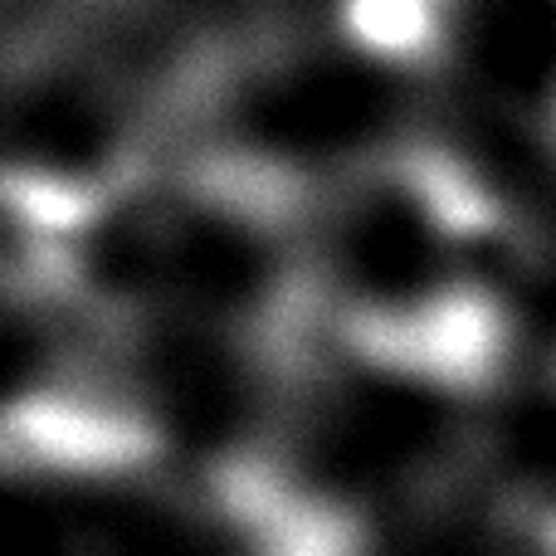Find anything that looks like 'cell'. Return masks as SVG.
<instances>
[{
	"mask_svg": "<svg viewBox=\"0 0 556 556\" xmlns=\"http://www.w3.org/2000/svg\"><path fill=\"white\" fill-rule=\"evenodd\" d=\"M342 352L366 371L444 401H483L508 381L518 337L493 288L454 278L401 303L342 307Z\"/></svg>",
	"mask_w": 556,
	"mask_h": 556,
	"instance_id": "cell-1",
	"label": "cell"
},
{
	"mask_svg": "<svg viewBox=\"0 0 556 556\" xmlns=\"http://www.w3.org/2000/svg\"><path fill=\"white\" fill-rule=\"evenodd\" d=\"M166 454L172 440L152 410L74 381L20 386L0 420V459L15 479L123 483L156 473Z\"/></svg>",
	"mask_w": 556,
	"mask_h": 556,
	"instance_id": "cell-2",
	"label": "cell"
},
{
	"mask_svg": "<svg viewBox=\"0 0 556 556\" xmlns=\"http://www.w3.org/2000/svg\"><path fill=\"white\" fill-rule=\"evenodd\" d=\"M201 508L240 542V556H371L366 513L274 450L215 454L201 473Z\"/></svg>",
	"mask_w": 556,
	"mask_h": 556,
	"instance_id": "cell-3",
	"label": "cell"
},
{
	"mask_svg": "<svg viewBox=\"0 0 556 556\" xmlns=\"http://www.w3.org/2000/svg\"><path fill=\"white\" fill-rule=\"evenodd\" d=\"M440 25V0H346V29L356 45L391 59L425 54Z\"/></svg>",
	"mask_w": 556,
	"mask_h": 556,
	"instance_id": "cell-4",
	"label": "cell"
},
{
	"mask_svg": "<svg viewBox=\"0 0 556 556\" xmlns=\"http://www.w3.org/2000/svg\"><path fill=\"white\" fill-rule=\"evenodd\" d=\"M489 542L498 556H556V489H508L489 513Z\"/></svg>",
	"mask_w": 556,
	"mask_h": 556,
	"instance_id": "cell-5",
	"label": "cell"
}]
</instances>
